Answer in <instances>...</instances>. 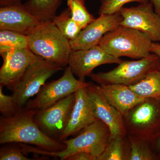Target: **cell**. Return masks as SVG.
<instances>
[{
  "label": "cell",
  "instance_id": "obj_1",
  "mask_svg": "<svg viewBox=\"0 0 160 160\" xmlns=\"http://www.w3.org/2000/svg\"><path fill=\"white\" fill-rule=\"evenodd\" d=\"M36 110L21 108L12 117L0 118V144L17 143L33 145L49 152L64 150L62 141L53 139L45 134L34 120Z\"/></svg>",
  "mask_w": 160,
  "mask_h": 160
},
{
  "label": "cell",
  "instance_id": "obj_2",
  "mask_svg": "<svg viewBox=\"0 0 160 160\" xmlns=\"http://www.w3.org/2000/svg\"><path fill=\"white\" fill-rule=\"evenodd\" d=\"M28 48L35 54L61 67H66L72 49L52 21L41 24L27 35Z\"/></svg>",
  "mask_w": 160,
  "mask_h": 160
},
{
  "label": "cell",
  "instance_id": "obj_3",
  "mask_svg": "<svg viewBox=\"0 0 160 160\" xmlns=\"http://www.w3.org/2000/svg\"><path fill=\"white\" fill-rule=\"evenodd\" d=\"M110 135V130L107 125L98 120L82 129L76 137L62 141L66 145V148L62 151L49 152L31 147L29 152L64 160L75 153L86 152L96 157L97 160L98 157L105 150Z\"/></svg>",
  "mask_w": 160,
  "mask_h": 160
},
{
  "label": "cell",
  "instance_id": "obj_4",
  "mask_svg": "<svg viewBox=\"0 0 160 160\" xmlns=\"http://www.w3.org/2000/svg\"><path fill=\"white\" fill-rule=\"evenodd\" d=\"M152 42L149 36L142 32L119 25L106 33L99 45L115 57L140 59L151 54Z\"/></svg>",
  "mask_w": 160,
  "mask_h": 160
},
{
  "label": "cell",
  "instance_id": "obj_5",
  "mask_svg": "<svg viewBox=\"0 0 160 160\" xmlns=\"http://www.w3.org/2000/svg\"><path fill=\"white\" fill-rule=\"evenodd\" d=\"M117 67L106 72L92 73L91 79L99 85L123 84L131 86L152 72L160 69V58L154 53L136 61H122Z\"/></svg>",
  "mask_w": 160,
  "mask_h": 160
},
{
  "label": "cell",
  "instance_id": "obj_6",
  "mask_svg": "<svg viewBox=\"0 0 160 160\" xmlns=\"http://www.w3.org/2000/svg\"><path fill=\"white\" fill-rule=\"evenodd\" d=\"M123 118L127 134L152 142L160 133V98H145Z\"/></svg>",
  "mask_w": 160,
  "mask_h": 160
},
{
  "label": "cell",
  "instance_id": "obj_7",
  "mask_svg": "<svg viewBox=\"0 0 160 160\" xmlns=\"http://www.w3.org/2000/svg\"><path fill=\"white\" fill-rule=\"evenodd\" d=\"M62 69L38 56L12 90V95L20 108L25 107L29 99L38 93L46 81Z\"/></svg>",
  "mask_w": 160,
  "mask_h": 160
},
{
  "label": "cell",
  "instance_id": "obj_8",
  "mask_svg": "<svg viewBox=\"0 0 160 160\" xmlns=\"http://www.w3.org/2000/svg\"><path fill=\"white\" fill-rule=\"evenodd\" d=\"M68 66L62 77L45 83L34 99L29 100L25 107L35 110L46 109L56 103L89 86V82L77 79Z\"/></svg>",
  "mask_w": 160,
  "mask_h": 160
},
{
  "label": "cell",
  "instance_id": "obj_9",
  "mask_svg": "<svg viewBox=\"0 0 160 160\" xmlns=\"http://www.w3.org/2000/svg\"><path fill=\"white\" fill-rule=\"evenodd\" d=\"M75 93L46 109L36 110L34 116L35 122L40 129L51 138L60 141L74 105Z\"/></svg>",
  "mask_w": 160,
  "mask_h": 160
},
{
  "label": "cell",
  "instance_id": "obj_10",
  "mask_svg": "<svg viewBox=\"0 0 160 160\" xmlns=\"http://www.w3.org/2000/svg\"><path fill=\"white\" fill-rule=\"evenodd\" d=\"M119 12L123 18L120 26L142 32L152 42H160V16L155 11L151 2L122 7Z\"/></svg>",
  "mask_w": 160,
  "mask_h": 160
},
{
  "label": "cell",
  "instance_id": "obj_11",
  "mask_svg": "<svg viewBox=\"0 0 160 160\" xmlns=\"http://www.w3.org/2000/svg\"><path fill=\"white\" fill-rule=\"evenodd\" d=\"M89 83L86 88L93 112L97 118L109 128L110 132L109 139L117 136L127 135L122 115L108 102L100 85Z\"/></svg>",
  "mask_w": 160,
  "mask_h": 160
},
{
  "label": "cell",
  "instance_id": "obj_12",
  "mask_svg": "<svg viewBox=\"0 0 160 160\" xmlns=\"http://www.w3.org/2000/svg\"><path fill=\"white\" fill-rule=\"evenodd\" d=\"M0 54L3 60L0 84L12 91L38 56L29 48L11 49Z\"/></svg>",
  "mask_w": 160,
  "mask_h": 160
},
{
  "label": "cell",
  "instance_id": "obj_13",
  "mask_svg": "<svg viewBox=\"0 0 160 160\" xmlns=\"http://www.w3.org/2000/svg\"><path fill=\"white\" fill-rule=\"evenodd\" d=\"M122 61L105 51L100 45L89 49L72 50L68 65L73 74L79 79L85 81L93 69L101 65L108 64H118Z\"/></svg>",
  "mask_w": 160,
  "mask_h": 160
},
{
  "label": "cell",
  "instance_id": "obj_14",
  "mask_svg": "<svg viewBox=\"0 0 160 160\" xmlns=\"http://www.w3.org/2000/svg\"><path fill=\"white\" fill-rule=\"evenodd\" d=\"M122 19L119 12L100 15L82 29L77 37L69 41L72 49H87L98 45L103 36L119 26Z\"/></svg>",
  "mask_w": 160,
  "mask_h": 160
},
{
  "label": "cell",
  "instance_id": "obj_15",
  "mask_svg": "<svg viewBox=\"0 0 160 160\" xmlns=\"http://www.w3.org/2000/svg\"><path fill=\"white\" fill-rule=\"evenodd\" d=\"M86 87L79 89L75 93L74 105L66 129L60 138V141L66 140L68 137L80 132L98 120L93 112Z\"/></svg>",
  "mask_w": 160,
  "mask_h": 160
},
{
  "label": "cell",
  "instance_id": "obj_16",
  "mask_svg": "<svg viewBox=\"0 0 160 160\" xmlns=\"http://www.w3.org/2000/svg\"><path fill=\"white\" fill-rule=\"evenodd\" d=\"M43 23L29 13L23 4L0 8V30H11L27 35Z\"/></svg>",
  "mask_w": 160,
  "mask_h": 160
},
{
  "label": "cell",
  "instance_id": "obj_17",
  "mask_svg": "<svg viewBox=\"0 0 160 160\" xmlns=\"http://www.w3.org/2000/svg\"><path fill=\"white\" fill-rule=\"evenodd\" d=\"M100 86L108 102L123 117L145 98L126 85L113 84Z\"/></svg>",
  "mask_w": 160,
  "mask_h": 160
},
{
  "label": "cell",
  "instance_id": "obj_18",
  "mask_svg": "<svg viewBox=\"0 0 160 160\" xmlns=\"http://www.w3.org/2000/svg\"><path fill=\"white\" fill-rule=\"evenodd\" d=\"M63 0H28L25 9L43 22L52 21Z\"/></svg>",
  "mask_w": 160,
  "mask_h": 160
},
{
  "label": "cell",
  "instance_id": "obj_19",
  "mask_svg": "<svg viewBox=\"0 0 160 160\" xmlns=\"http://www.w3.org/2000/svg\"><path fill=\"white\" fill-rule=\"evenodd\" d=\"M130 147L127 135L110 139L105 150L97 160H129Z\"/></svg>",
  "mask_w": 160,
  "mask_h": 160
},
{
  "label": "cell",
  "instance_id": "obj_20",
  "mask_svg": "<svg viewBox=\"0 0 160 160\" xmlns=\"http://www.w3.org/2000/svg\"><path fill=\"white\" fill-rule=\"evenodd\" d=\"M127 137L130 147L129 160H160V154L154 151L151 142L134 135Z\"/></svg>",
  "mask_w": 160,
  "mask_h": 160
},
{
  "label": "cell",
  "instance_id": "obj_21",
  "mask_svg": "<svg viewBox=\"0 0 160 160\" xmlns=\"http://www.w3.org/2000/svg\"><path fill=\"white\" fill-rule=\"evenodd\" d=\"M144 98H160V69L152 72L135 85L129 86Z\"/></svg>",
  "mask_w": 160,
  "mask_h": 160
},
{
  "label": "cell",
  "instance_id": "obj_22",
  "mask_svg": "<svg viewBox=\"0 0 160 160\" xmlns=\"http://www.w3.org/2000/svg\"><path fill=\"white\" fill-rule=\"evenodd\" d=\"M52 22L62 33L69 41L77 37L82 29L72 17L71 12L69 7L56 16Z\"/></svg>",
  "mask_w": 160,
  "mask_h": 160
},
{
  "label": "cell",
  "instance_id": "obj_23",
  "mask_svg": "<svg viewBox=\"0 0 160 160\" xmlns=\"http://www.w3.org/2000/svg\"><path fill=\"white\" fill-rule=\"evenodd\" d=\"M27 48V35L11 30H0V54L11 49Z\"/></svg>",
  "mask_w": 160,
  "mask_h": 160
},
{
  "label": "cell",
  "instance_id": "obj_24",
  "mask_svg": "<svg viewBox=\"0 0 160 160\" xmlns=\"http://www.w3.org/2000/svg\"><path fill=\"white\" fill-rule=\"evenodd\" d=\"M67 5L72 19L82 29L95 19L87 10L85 0H67Z\"/></svg>",
  "mask_w": 160,
  "mask_h": 160
},
{
  "label": "cell",
  "instance_id": "obj_25",
  "mask_svg": "<svg viewBox=\"0 0 160 160\" xmlns=\"http://www.w3.org/2000/svg\"><path fill=\"white\" fill-rule=\"evenodd\" d=\"M3 87L0 84V112L3 117H12L18 113L21 108L14 101L12 95L9 96L4 94Z\"/></svg>",
  "mask_w": 160,
  "mask_h": 160
},
{
  "label": "cell",
  "instance_id": "obj_26",
  "mask_svg": "<svg viewBox=\"0 0 160 160\" xmlns=\"http://www.w3.org/2000/svg\"><path fill=\"white\" fill-rule=\"evenodd\" d=\"M98 14H112L119 12L123 6L127 3L137 2L142 3L149 2V0H100Z\"/></svg>",
  "mask_w": 160,
  "mask_h": 160
},
{
  "label": "cell",
  "instance_id": "obj_27",
  "mask_svg": "<svg viewBox=\"0 0 160 160\" xmlns=\"http://www.w3.org/2000/svg\"><path fill=\"white\" fill-rule=\"evenodd\" d=\"M14 143L3 144L0 149L1 160H32L25 156L21 145H14Z\"/></svg>",
  "mask_w": 160,
  "mask_h": 160
},
{
  "label": "cell",
  "instance_id": "obj_28",
  "mask_svg": "<svg viewBox=\"0 0 160 160\" xmlns=\"http://www.w3.org/2000/svg\"><path fill=\"white\" fill-rule=\"evenodd\" d=\"M66 160H97V158L89 152H81L70 156Z\"/></svg>",
  "mask_w": 160,
  "mask_h": 160
},
{
  "label": "cell",
  "instance_id": "obj_29",
  "mask_svg": "<svg viewBox=\"0 0 160 160\" xmlns=\"http://www.w3.org/2000/svg\"><path fill=\"white\" fill-rule=\"evenodd\" d=\"M22 0H0L1 7L19 6L22 5Z\"/></svg>",
  "mask_w": 160,
  "mask_h": 160
},
{
  "label": "cell",
  "instance_id": "obj_30",
  "mask_svg": "<svg viewBox=\"0 0 160 160\" xmlns=\"http://www.w3.org/2000/svg\"><path fill=\"white\" fill-rule=\"evenodd\" d=\"M152 146L154 151L160 154V133L151 142Z\"/></svg>",
  "mask_w": 160,
  "mask_h": 160
},
{
  "label": "cell",
  "instance_id": "obj_31",
  "mask_svg": "<svg viewBox=\"0 0 160 160\" xmlns=\"http://www.w3.org/2000/svg\"><path fill=\"white\" fill-rule=\"evenodd\" d=\"M150 52L151 53H154L160 58V42H154L152 43Z\"/></svg>",
  "mask_w": 160,
  "mask_h": 160
},
{
  "label": "cell",
  "instance_id": "obj_32",
  "mask_svg": "<svg viewBox=\"0 0 160 160\" xmlns=\"http://www.w3.org/2000/svg\"><path fill=\"white\" fill-rule=\"evenodd\" d=\"M153 5L155 11L160 16V0H150Z\"/></svg>",
  "mask_w": 160,
  "mask_h": 160
}]
</instances>
